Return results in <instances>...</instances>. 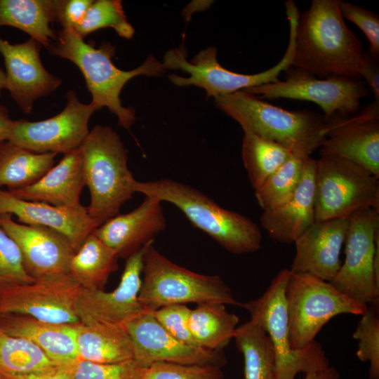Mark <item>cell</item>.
<instances>
[{"label":"cell","mask_w":379,"mask_h":379,"mask_svg":"<svg viewBox=\"0 0 379 379\" xmlns=\"http://www.w3.org/2000/svg\"><path fill=\"white\" fill-rule=\"evenodd\" d=\"M222 366L157 362L145 368L142 379H225Z\"/></svg>","instance_id":"cell-38"},{"label":"cell","mask_w":379,"mask_h":379,"mask_svg":"<svg viewBox=\"0 0 379 379\" xmlns=\"http://www.w3.org/2000/svg\"><path fill=\"white\" fill-rule=\"evenodd\" d=\"M239 320L223 304L200 303L191 310L190 329L199 347L223 352L234 338Z\"/></svg>","instance_id":"cell-29"},{"label":"cell","mask_w":379,"mask_h":379,"mask_svg":"<svg viewBox=\"0 0 379 379\" xmlns=\"http://www.w3.org/2000/svg\"><path fill=\"white\" fill-rule=\"evenodd\" d=\"M77 324L51 323L24 314H0L3 331L31 341L58 366H69L79 359Z\"/></svg>","instance_id":"cell-24"},{"label":"cell","mask_w":379,"mask_h":379,"mask_svg":"<svg viewBox=\"0 0 379 379\" xmlns=\"http://www.w3.org/2000/svg\"><path fill=\"white\" fill-rule=\"evenodd\" d=\"M191 309L186 305L175 304L152 311L157 321L174 338L187 345L198 347L190 329Z\"/></svg>","instance_id":"cell-41"},{"label":"cell","mask_w":379,"mask_h":379,"mask_svg":"<svg viewBox=\"0 0 379 379\" xmlns=\"http://www.w3.org/2000/svg\"><path fill=\"white\" fill-rule=\"evenodd\" d=\"M134 191L173 204L195 227L231 253H249L260 248L262 233L255 222L221 207L190 185L168 178L147 182L135 180Z\"/></svg>","instance_id":"cell-4"},{"label":"cell","mask_w":379,"mask_h":379,"mask_svg":"<svg viewBox=\"0 0 379 379\" xmlns=\"http://www.w3.org/2000/svg\"><path fill=\"white\" fill-rule=\"evenodd\" d=\"M144 274L138 295L149 311L164 306L213 302L242 307L218 275H206L180 266L147 243L143 255Z\"/></svg>","instance_id":"cell-6"},{"label":"cell","mask_w":379,"mask_h":379,"mask_svg":"<svg viewBox=\"0 0 379 379\" xmlns=\"http://www.w3.org/2000/svg\"><path fill=\"white\" fill-rule=\"evenodd\" d=\"M345 260L330 281L340 292L362 304H378L379 280L374 256L379 241V211L366 208L349 218Z\"/></svg>","instance_id":"cell-12"},{"label":"cell","mask_w":379,"mask_h":379,"mask_svg":"<svg viewBox=\"0 0 379 379\" xmlns=\"http://www.w3.org/2000/svg\"><path fill=\"white\" fill-rule=\"evenodd\" d=\"M214 99L215 106L238 122L243 131L275 142L293 156L310 157L325 140L324 117L312 112L284 109L244 91Z\"/></svg>","instance_id":"cell-3"},{"label":"cell","mask_w":379,"mask_h":379,"mask_svg":"<svg viewBox=\"0 0 379 379\" xmlns=\"http://www.w3.org/2000/svg\"><path fill=\"white\" fill-rule=\"evenodd\" d=\"M366 208L379 211V178L347 159H316L315 220L348 218Z\"/></svg>","instance_id":"cell-9"},{"label":"cell","mask_w":379,"mask_h":379,"mask_svg":"<svg viewBox=\"0 0 379 379\" xmlns=\"http://www.w3.org/2000/svg\"><path fill=\"white\" fill-rule=\"evenodd\" d=\"M320 155L354 162L379 178V102L354 117L335 114L327 121Z\"/></svg>","instance_id":"cell-16"},{"label":"cell","mask_w":379,"mask_h":379,"mask_svg":"<svg viewBox=\"0 0 379 379\" xmlns=\"http://www.w3.org/2000/svg\"><path fill=\"white\" fill-rule=\"evenodd\" d=\"M41 45L32 38L21 44H11L0 36V53L6 67L7 89L25 113H30L34 102L46 96L62 84L49 73L40 59Z\"/></svg>","instance_id":"cell-19"},{"label":"cell","mask_w":379,"mask_h":379,"mask_svg":"<svg viewBox=\"0 0 379 379\" xmlns=\"http://www.w3.org/2000/svg\"><path fill=\"white\" fill-rule=\"evenodd\" d=\"M303 379H341V378L338 371L330 365L323 369L305 373Z\"/></svg>","instance_id":"cell-45"},{"label":"cell","mask_w":379,"mask_h":379,"mask_svg":"<svg viewBox=\"0 0 379 379\" xmlns=\"http://www.w3.org/2000/svg\"><path fill=\"white\" fill-rule=\"evenodd\" d=\"M15 215L20 223L41 225L64 235L75 252L100 225L91 217L87 207L57 206L21 199L0 188V215Z\"/></svg>","instance_id":"cell-21"},{"label":"cell","mask_w":379,"mask_h":379,"mask_svg":"<svg viewBox=\"0 0 379 379\" xmlns=\"http://www.w3.org/2000/svg\"><path fill=\"white\" fill-rule=\"evenodd\" d=\"M146 244L126 258L120 282L114 291L81 288L75 306L79 323L125 325L149 311L138 300Z\"/></svg>","instance_id":"cell-15"},{"label":"cell","mask_w":379,"mask_h":379,"mask_svg":"<svg viewBox=\"0 0 379 379\" xmlns=\"http://www.w3.org/2000/svg\"><path fill=\"white\" fill-rule=\"evenodd\" d=\"M348 226L349 218L315 220L294 241L291 272L331 281L341 265L340 256Z\"/></svg>","instance_id":"cell-20"},{"label":"cell","mask_w":379,"mask_h":379,"mask_svg":"<svg viewBox=\"0 0 379 379\" xmlns=\"http://www.w3.org/2000/svg\"><path fill=\"white\" fill-rule=\"evenodd\" d=\"M13 121L7 109L0 104V142L7 141Z\"/></svg>","instance_id":"cell-46"},{"label":"cell","mask_w":379,"mask_h":379,"mask_svg":"<svg viewBox=\"0 0 379 379\" xmlns=\"http://www.w3.org/2000/svg\"><path fill=\"white\" fill-rule=\"evenodd\" d=\"M119 256L93 232L73 255L69 274L85 289H102L118 268Z\"/></svg>","instance_id":"cell-28"},{"label":"cell","mask_w":379,"mask_h":379,"mask_svg":"<svg viewBox=\"0 0 379 379\" xmlns=\"http://www.w3.org/2000/svg\"><path fill=\"white\" fill-rule=\"evenodd\" d=\"M291 156L279 144L244 131L241 157L254 190L258 189Z\"/></svg>","instance_id":"cell-32"},{"label":"cell","mask_w":379,"mask_h":379,"mask_svg":"<svg viewBox=\"0 0 379 379\" xmlns=\"http://www.w3.org/2000/svg\"><path fill=\"white\" fill-rule=\"evenodd\" d=\"M284 268L274 277L258 298L243 302L251 319L268 335L274 352L276 379H295L299 373L319 370L330 366L321 345L314 341L300 350L291 347L285 300V288L290 275Z\"/></svg>","instance_id":"cell-8"},{"label":"cell","mask_w":379,"mask_h":379,"mask_svg":"<svg viewBox=\"0 0 379 379\" xmlns=\"http://www.w3.org/2000/svg\"><path fill=\"white\" fill-rule=\"evenodd\" d=\"M340 14L364 32L369 43L371 56L379 60V17L378 14L358 5L338 0Z\"/></svg>","instance_id":"cell-40"},{"label":"cell","mask_w":379,"mask_h":379,"mask_svg":"<svg viewBox=\"0 0 379 379\" xmlns=\"http://www.w3.org/2000/svg\"><path fill=\"white\" fill-rule=\"evenodd\" d=\"M284 81L246 88L259 98H286L307 100L318 105L326 122L335 114L350 115L357 112L363 98L370 90L361 79L344 77L317 79L307 72L289 67Z\"/></svg>","instance_id":"cell-11"},{"label":"cell","mask_w":379,"mask_h":379,"mask_svg":"<svg viewBox=\"0 0 379 379\" xmlns=\"http://www.w3.org/2000/svg\"><path fill=\"white\" fill-rule=\"evenodd\" d=\"M316 159H303L300 182L292 198L279 208L263 211L260 225L274 241L292 244L315 221Z\"/></svg>","instance_id":"cell-23"},{"label":"cell","mask_w":379,"mask_h":379,"mask_svg":"<svg viewBox=\"0 0 379 379\" xmlns=\"http://www.w3.org/2000/svg\"><path fill=\"white\" fill-rule=\"evenodd\" d=\"M303 159L292 155L258 189L256 200L263 211L274 210L293 196L302 171Z\"/></svg>","instance_id":"cell-34"},{"label":"cell","mask_w":379,"mask_h":379,"mask_svg":"<svg viewBox=\"0 0 379 379\" xmlns=\"http://www.w3.org/2000/svg\"><path fill=\"white\" fill-rule=\"evenodd\" d=\"M59 0H0V26L16 27L48 49L56 40L51 24Z\"/></svg>","instance_id":"cell-27"},{"label":"cell","mask_w":379,"mask_h":379,"mask_svg":"<svg viewBox=\"0 0 379 379\" xmlns=\"http://www.w3.org/2000/svg\"><path fill=\"white\" fill-rule=\"evenodd\" d=\"M0 379H3V378L0 375Z\"/></svg>","instance_id":"cell-48"},{"label":"cell","mask_w":379,"mask_h":379,"mask_svg":"<svg viewBox=\"0 0 379 379\" xmlns=\"http://www.w3.org/2000/svg\"><path fill=\"white\" fill-rule=\"evenodd\" d=\"M364 60L362 44L347 26L338 0H313L308 10L299 12L292 67L321 79H360Z\"/></svg>","instance_id":"cell-1"},{"label":"cell","mask_w":379,"mask_h":379,"mask_svg":"<svg viewBox=\"0 0 379 379\" xmlns=\"http://www.w3.org/2000/svg\"><path fill=\"white\" fill-rule=\"evenodd\" d=\"M79 359L116 364L133 359L131 338L124 325L77 324Z\"/></svg>","instance_id":"cell-26"},{"label":"cell","mask_w":379,"mask_h":379,"mask_svg":"<svg viewBox=\"0 0 379 379\" xmlns=\"http://www.w3.org/2000/svg\"><path fill=\"white\" fill-rule=\"evenodd\" d=\"M285 300L289 340L293 350L302 349L315 341L317 334L333 317L342 314L361 316L368 308L367 305L340 292L330 281L291 272L285 288Z\"/></svg>","instance_id":"cell-7"},{"label":"cell","mask_w":379,"mask_h":379,"mask_svg":"<svg viewBox=\"0 0 379 379\" xmlns=\"http://www.w3.org/2000/svg\"><path fill=\"white\" fill-rule=\"evenodd\" d=\"M352 336L358 341L357 358L369 363V379H379V319L373 307L361 315Z\"/></svg>","instance_id":"cell-36"},{"label":"cell","mask_w":379,"mask_h":379,"mask_svg":"<svg viewBox=\"0 0 379 379\" xmlns=\"http://www.w3.org/2000/svg\"><path fill=\"white\" fill-rule=\"evenodd\" d=\"M6 74H5V72H4L0 68V96L1 94L2 90L6 88Z\"/></svg>","instance_id":"cell-47"},{"label":"cell","mask_w":379,"mask_h":379,"mask_svg":"<svg viewBox=\"0 0 379 379\" xmlns=\"http://www.w3.org/2000/svg\"><path fill=\"white\" fill-rule=\"evenodd\" d=\"M126 327L133 343V359L147 368L157 362L224 366L223 352L211 351L182 343L170 334L145 312L127 322Z\"/></svg>","instance_id":"cell-17"},{"label":"cell","mask_w":379,"mask_h":379,"mask_svg":"<svg viewBox=\"0 0 379 379\" xmlns=\"http://www.w3.org/2000/svg\"><path fill=\"white\" fill-rule=\"evenodd\" d=\"M85 185L90 191L87 207L102 225L118 215L130 200L135 179L128 167V156L119 135L109 126L96 125L79 147Z\"/></svg>","instance_id":"cell-5"},{"label":"cell","mask_w":379,"mask_h":379,"mask_svg":"<svg viewBox=\"0 0 379 379\" xmlns=\"http://www.w3.org/2000/svg\"><path fill=\"white\" fill-rule=\"evenodd\" d=\"M70 366L74 379H142L145 369L134 359L116 364L78 359Z\"/></svg>","instance_id":"cell-37"},{"label":"cell","mask_w":379,"mask_h":379,"mask_svg":"<svg viewBox=\"0 0 379 379\" xmlns=\"http://www.w3.org/2000/svg\"><path fill=\"white\" fill-rule=\"evenodd\" d=\"M58 366L31 341L0 328V375L13 376L51 371Z\"/></svg>","instance_id":"cell-33"},{"label":"cell","mask_w":379,"mask_h":379,"mask_svg":"<svg viewBox=\"0 0 379 379\" xmlns=\"http://www.w3.org/2000/svg\"><path fill=\"white\" fill-rule=\"evenodd\" d=\"M1 142H0V145H1Z\"/></svg>","instance_id":"cell-49"},{"label":"cell","mask_w":379,"mask_h":379,"mask_svg":"<svg viewBox=\"0 0 379 379\" xmlns=\"http://www.w3.org/2000/svg\"><path fill=\"white\" fill-rule=\"evenodd\" d=\"M288 45L284 57L270 69L254 74H244L224 68L218 61L217 48L208 47L197 53L190 62L184 48L171 49L164 55L163 65L170 69H180L190 74L182 77L170 74L169 80L178 86L194 85L204 88L207 98H214L248 88L279 81V76L292 65L294 52V32H289Z\"/></svg>","instance_id":"cell-10"},{"label":"cell","mask_w":379,"mask_h":379,"mask_svg":"<svg viewBox=\"0 0 379 379\" xmlns=\"http://www.w3.org/2000/svg\"><path fill=\"white\" fill-rule=\"evenodd\" d=\"M55 153H36L8 141L0 145V187L8 190L30 185L54 164Z\"/></svg>","instance_id":"cell-30"},{"label":"cell","mask_w":379,"mask_h":379,"mask_svg":"<svg viewBox=\"0 0 379 379\" xmlns=\"http://www.w3.org/2000/svg\"><path fill=\"white\" fill-rule=\"evenodd\" d=\"M0 224L15 241L27 273L34 279L69 274L75 251L60 232L41 225L15 222L12 215H0Z\"/></svg>","instance_id":"cell-18"},{"label":"cell","mask_w":379,"mask_h":379,"mask_svg":"<svg viewBox=\"0 0 379 379\" xmlns=\"http://www.w3.org/2000/svg\"><path fill=\"white\" fill-rule=\"evenodd\" d=\"M34 280L25 271L16 244L0 224V286L27 284Z\"/></svg>","instance_id":"cell-39"},{"label":"cell","mask_w":379,"mask_h":379,"mask_svg":"<svg viewBox=\"0 0 379 379\" xmlns=\"http://www.w3.org/2000/svg\"><path fill=\"white\" fill-rule=\"evenodd\" d=\"M81 287L69 274L0 286V314H17L55 324L79 323L75 306Z\"/></svg>","instance_id":"cell-13"},{"label":"cell","mask_w":379,"mask_h":379,"mask_svg":"<svg viewBox=\"0 0 379 379\" xmlns=\"http://www.w3.org/2000/svg\"><path fill=\"white\" fill-rule=\"evenodd\" d=\"M233 339L243 355L244 379H276L273 347L259 324L250 319L237 326Z\"/></svg>","instance_id":"cell-31"},{"label":"cell","mask_w":379,"mask_h":379,"mask_svg":"<svg viewBox=\"0 0 379 379\" xmlns=\"http://www.w3.org/2000/svg\"><path fill=\"white\" fill-rule=\"evenodd\" d=\"M66 107L51 118L13 121L7 141L36 153L67 154L79 148L86 138L89 119L96 111L81 102L74 91L67 94Z\"/></svg>","instance_id":"cell-14"},{"label":"cell","mask_w":379,"mask_h":379,"mask_svg":"<svg viewBox=\"0 0 379 379\" xmlns=\"http://www.w3.org/2000/svg\"><path fill=\"white\" fill-rule=\"evenodd\" d=\"M92 0H59L57 20L63 29H74L83 20Z\"/></svg>","instance_id":"cell-42"},{"label":"cell","mask_w":379,"mask_h":379,"mask_svg":"<svg viewBox=\"0 0 379 379\" xmlns=\"http://www.w3.org/2000/svg\"><path fill=\"white\" fill-rule=\"evenodd\" d=\"M112 27L121 37L129 39L135 29L128 22L119 0L93 1L81 22L74 29L82 39L102 28Z\"/></svg>","instance_id":"cell-35"},{"label":"cell","mask_w":379,"mask_h":379,"mask_svg":"<svg viewBox=\"0 0 379 379\" xmlns=\"http://www.w3.org/2000/svg\"><path fill=\"white\" fill-rule=\"evenodd\" d=\"M360 77L373 94L374 102H379V65L378 60L373 59L368 51L364 52V60L360 71Z\"/></svg>","instance_id":"cell-43"},{"label":"cell","mask_w":379,"mask_h":379,"mask_svg":"<svg viewBox=\"0 0 379 379\" xmlns=\"http://www.w3.org/2000/svg\"><path fill=\"white\" fill-rule=\"evenodd\" d=\"M85 186L82 159L79 147L64 155L34 183L8 190L15 197L57 206L79 207L80 195Z\"/></svg>","instance_id":"cell-25"},{"label":"cell","mask_w":379,"mask_h":379,"mask_svg":"<svg viewBox=\"0 0 379 379\" xmlns=\"http://www.w3.org/2000/svg\"><path fill=\"white\" fill-rule=\"evenodd\" d=\"M48 50L78 67L92 95L91 103L96 110L107 107L117 117L119 125L124 128H129L135 121L134 109L124 107L119 97L124 85L137 76L160 77L166 70L152 55L137 68L121 70L112 60L115 53L114 46L103 42L97 48L93 44L84 41L74 29H61Z\"/></svg>","instance_id":"cell-2"},{"label":"cell","mask_w":379,"mask_h":379,"mask_svg":"<svg viewBox=\"0 0 379 379\" xmlns=\"http://www.w3.org/2000/svg\"><path fill=\"white\" fill-rule=\"evenodd\" d=\"M166 227L161 201L156 197L145 196L136 208L108 219L93 233L119 258L126 259L152 241Z\"/></svg>","instance_id":"cell-22"},{"label":"cell","mask_w":379,"mask_h":379,"mask_svg":"<svg viewBox=\"0 0 379 379\" xmlns=\"http://www.w3.org/2000/svg\"><path fill=\"white\" fill-rule=\"evenodd\" d=\"M1 377L3 379H74L70 365L58 366L51 371L42 373Z\"/></svg>","instance_id":"cell-44"}]
</instances>
